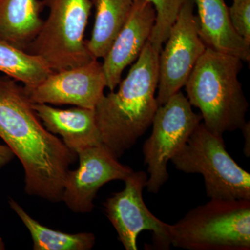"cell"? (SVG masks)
Instances as JSON below:
<instances>
[{
    "mask_svg": "<svg viewBox=\"0 0 250 250\" xmlns=\"http://www.w3.org/2000/svg\"><path fill=\"white\" fill-rule=\"evenodd\" d=\"M24 85L0 74V138L21 161L28 195L62 201L64 183L77 154L47 131Z\"/></svg>",
    "mask_w": 250,
    "mask_h": 250,
    "instance_id": "cell-1",
    "label": "cell"
},
{
    "mask_svg": "<svg viewBox=\"0 0 250 250\" xmlns=\"http://www.w3.org/2000/svg\"><path fill=\"white\" fill-rule=\"evenodd\" d=\"M159 56L148 41L118 90L104 95L95 108L102 142L118 159L152 125L159 107Z\"/></svg>",
    "mask_w": 250,
    "mask_h": 250,
    "instance_id": "cell-2",
    "label": "cell"
},
{
    "mask_svg": "<svg viewBox=\"0 0 250 250\" xmlns=\"http://www.w3.org/2000/svg\"><path fill=\"white\" fill-rule=\"evenodd\" d=\"M243 67L241 59L207 47L184 85L189 103L215 134L241 129L247 123L249 104L238 79Z\"/></svg>",
    "mask_w": 250,
    "mask_h": 250,
    "instance_id": "cell-3",
    "label": "cell"
},
{
    "mask_svg": "<svg viewBox=\"0 0 250 250\" xmlns=\"http://www.w3.org/2000/svg\"><path fill=\"white\" fill-rule=\"evenodd\" d=\"M171 245L188 250H250V200L210 199L170 225Z\"/></svg>",
    "mask_w": 250,
    "mask_h": 250,
    "instance_id": "cell-4",
    "label": "cell"
},
{
    "mask_svg": "<svg viewBox=\"0 0 250 250\" xmlns=\"http://www.w3.org/2000/svg\"><path fill=\"white\" fill-rule=\"evenodd\" d=\"M177 170L202 174L210 199L250 200V174L227 151L223 136L200 123L171 159Z\"/></svg>",
    "mask_w": 250,
    "mask_h": 250,
    "instance_id": "cell-5",
    "label": "cell"
},
{
    "mask_svg": "<svg viewBox=\"0 0 250 250\" xmlns=\"http://www.w3.org/2000/svg\"><path fill=\"white\" fill-rule=\"evenodd\" d=\"M49 14L27 52L43 59L52 71L91 62L85 31L93 4L90 0H42Z\"/></svg>",
    "mask_w": 250,
    "mask_h": 250,
    "instance_id": "cell-6",
    "label": "cell"
},
{
    "mask_svg": "<svg viewBox=\"0 0 250 250\" xmlns=\"http://www.w3.org/2000/svg\"><path fill=\"white\" fill-rule=\"evenodd\" d=\"M202 121L201 114L193 111L181 91L158 107L153 118L152 134L143 147L149 174L146 184L148 192L158 193L167 182V164L185 146Z\"/></svg>",
    "mask_w": 250,
    "mask_h": 250,
    "instance_id": "cell-7",
    "label": "cell"
},
{
    "mask_svg": "<svg viewBox=\"0 0 250 250\" xmlns=\"http://www.w3.org/2000/svg\"><path fill=\"white\" fill-rule=\"evenodd\" d=\"M164 43L159 56V106L183 88L207 47L199 32L193 0L181 8Z\"/></svg>",
    "mask_w": 250,
    "mask_h": 250,
    "instance_id": "cell-8",
    "label": "cell"
},
{
    "mask_svg": "<svg viewBox=\"0 0 250 250\" xmlns=\"http://www.w3.org/2000/svg\"><path fill=\"white\" fill-rule=\"evenodd\" d=\"M147 178L146 172L134 171L124 181L125 188L104 203L106 216L126 250H138V236L144 231L152 233L156 250H169L172 246L170 225L151 213L143 200V189L146 188Z\"/></svg>",
    "mask_w": 250,
    "mask_h": 250,
    "instance_id": "cell-9",
    "label": "cell"
},
{
    "mask_svg": "<svg viewBox=\"0 0 250 250\" xmlns=\"http://www.w3.org/2000/svg\"><path fill=\"white\" fill-rule=\"evenodd\" d=\"M80 165L69 170L65 177L62 201L75 213H90L94 200L104 184L114 180L125 181L134 172L121 164L104 145L85 148L77 153Z\"/></svg>",
    "mask_w": 250,
    "mask_h": 250,
    "instance_id": "cell-10",
    "label": "cell"
},
{
    "mask_svg": "<svg viewBox=\"0 0 250 250\" xmlns=\"http://www.w3.org/2000/svg\"><path fill=\"white\" fill-rule=\"evenodd\" d=\"M24 87L32 104L95 109L104 95L106 80L103 65L94 59L80 66L52 72L38 84Z\"/></svg>",
    "mask_w": 250,
    "mask_h": 250,
    "instance_id": "cell-11",
    "label": "cell"
},
{
    "mask_svg": "<svg viewBox=\"0 0 250 250\" xmlns=\"http://www.w3.org/2000/svg\"><path fill=\"white\" fill-rule=\"evenodd\" d=\"M156 11L148 0H135L126 22L104 57L106 88L113 91L123 72L139 58L155 24Z\"/></svg>",
    "mask_w": 250,
    "mask_h": 250,
    "instance_id": "cell-12",
    "label": "cell"
},
{
    "mask_svg": "<svg viewBox=\"0 0 250 250\" xmlns=\"http://www.w3.org/2000/svg\"><path fill=\"white\" fill-rule=\"evenodd\" d=\"M33 108L47 131L62 136V142L77 153L103 144L95 109L54 108L46 104H33Z\"/></svg>",
    "mask_w": 250,
    "mask_h": 250,
    "instance_id": "cell-13",
    "label": "cell"
},
{
    "mask_svg": "<svg viewBox=\"0 0 250 250\" xmlns=\"http://www.w3.org/2000/svg\"><path fill=\"white\" fill-rule=\"evenodd\" d=\"M199 32L207 47L250 60V44L233 29L225 0H193Z\"/></svg>",
    "mask_w": 250,
    "mask_h": 250,
    "instance_id": "cell-14",
    "label": "cell"
},
{
    "mask_svg": "<svg viewBox=\"0 0 250 250\" xmlns=\"http://www.w3.org/2000/svg\"><path fill=\"white\" fill-rule=\"evenodd\" d=\"M44 7L40 0H0V39L27 51L43 24Z\"/></svg>",
    "mask_w": 250,
    "mask_h": 250,
    "instance_id": "cell-15",
    "label": "cell"
},
{
    "mask_svg": "<svg viewBox=\"0 0 250 250\" xmlns=\"http://www.w3.org/2000/svg\"><path fill=\"white\" fill-rule=\"evenodd\" d=\"M135 0H90L95 22L86 47L95 59L104 58L129 17Z\"/></svg>",
    "mask_w": 250,
    "mask_h": 250,
    "instance_id": "cell-16",
    "label": "cell"
},
{
    "mask_svg": "<svg viewBox=\"0 0 250 250\" xmlns=\"http://www.w3.org/2000/svg\"><path fill=\"white\" fill-rule=\"evenodd\" d=\"M9 204L29 230L34 250H90L95 245L96 238L93 233L71 234L52 229L31 218L14 199L9 198Z\"/></svg>",
    "mask_w": 250,
    "mask_h": 250,
    "instance_id": "cell-17",
    "label": "cell"
},
{
    "mask_svg": "<svg viewBox=\"0 0 250 250\" xmlns=\"http://www.w3.org/2000/svg\"><path fill=\"white\" fill-rule=\"evenodd\" d=\"M53 72L43 59L0 39V73L24 86H34Z\"/></svg>",
    "mask_w": 250,
    "mask_h": 250,
    "instance_id": "cell-18",
    "label": "cell"
},
{
    "mask_svg": "<svg viewBox=\"0 0 250 250\" xmlns=\"http://www.w3.org/2000/svg\"><path fill=\"white\" fill-rule=\"evenodd\" d=\"M156 11L155 24L149 37V42L156 52L160 53L171 27L177 19L179 11L187 0H148Z\"/></svg>",
    "mask_w": 250,
    "mask_h": 250,
    "instance_id": "cell-19",
    "label": "cell"
},
{
    "mask_svg": "<svg viewBox=\"0 0 250 250\" xmlns=\"http://www.w3.org/2000/svg\"><path fill=\"white\" fill-rule=\"evenodd\" d=\"M228 11L233 29L250 44V0H233Z\"/></svg>",
    "mask_w": 250,
    "mask_h": 250,
    "instance_id": "cell-20",
    "label": "cell"
},
{
    "mask_svg": "<svg viewBox=\"0 0 250 250\" xmlns=\"http://www.w3.org/2000/svg\"><path fill=\"white\" fill-rule=\"evenodd\" d=\"M14 157V152L6 145H0V169L7 165Z\"/></svg>",
    "mask_w": 250,
    "mask_h": 250,
    "instance_id": "cell-21",
    "label": "cell"
},
{
    "mask_svg": "<svg viewBox=\"0 0 250 250\" xmlns=\"http://www.w3.org/2000/svg\"><path fill=\"white\" fill-rule=\"evenodd\" d=\"M242 132L246 139L245 143L244 152L246 156H250V122H247L244 126L242 127Z\"/></svg>",
    "mask_w": 250,
    "mask_h": 250,
    "instance_id": "cell-22",
    "label": "cell"
}]
</instances>
